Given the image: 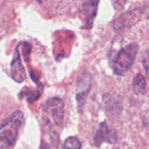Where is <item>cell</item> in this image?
I'll use <instances>...</instances> for the list:
<instances>
[{
  "label": "cell",
  "mask_w": 149,
  "mask_h": 149,
  "mask_svg": "<svg viewBox=\"0 0 149 149\" xmlns=\"http://www.w3.org/2000/svg\"><path fill=\"white\" fill-rule=\"evenodd\" d=\"M139 52L137 43H130L118 51L111 52L109 56L110 65L117 75H124L133 65Z\"/></svg>",
  "instance_id": "6da1fadb"
},
{
  "label": "cell",
  "mask_w": 149,
  "mask_h": 149,
  "mask_svg": "<svg viewBox=\"0 0 149 149\" xmlns=\"http://www.w3.org/2000/svg\"><path fill=\"white\" fill-rule=\"evenodd\" d=\"M24 121V117L20 111L14 112L3 121L0 126V148L14 146Z\"/></svg>",
  "instance_id": "7a4b0ae2"
},
{
  "label": "cell",
  "mask_w": 149,
  "mask_h": 149,
  "mask_svg": "<svg viewBox=\"0 0 149 149\" xmlns=\"http://www.w3.org/2000/svg\"><path fill=\"white\" fill-rule=\"evenodd\" d=\"M45 113L50 124L60 127L64 120L65 105L62 100L58 98H52L49 100L44 107Z\"/></svg>",
  "instance_id": "3957f363"
},
{
  "label": "cell",
  "mask_w": 149,
  "mask_h": 149,
  "mask_svg": "<svg viewBox=\"0 0 149 149\" xmlns=\"http://www.w3.org/2000/svg\"><path fill=\"white\" fill-rule=\"evenodd\" d=\"M92 86V78L89 73L85 72L82 74L77 81L76 89V100L78 103L79 111L82 112L86 103V98Z\"/></svg>",
  "instance_id": "277c9868"
},
{
  "label": "cell",
  "mask_w": 149,
  "mask_h": 149,
  "mask_svg": "<svg viewBox=\"0 0 149 149\" xmlns=\"http://www.w3.org/2000/svg\"><path fill=\"white\" fill-rule=\"evenodd\" d=\"M143 14L142 8H135L122 13L113 23V28L116 31L131 27L140 21Z\"/></svg>",
  "instance_id": "5b68a950"
},
{
  "label": "cell",
  "mask_w": 149,
  "mask_h": 149,
  "mask_svg": "<svg viewBox=\"0 0 149 149\" xmlns=\"http://www.w3.org/2000/svg\"><path fill=\"white\" fill-rule=\"evenodd\" d=\"M100 0H85L82 6V18L85 28L91 29L98 12Z\"/></svg>",
  "instance_id": "8992f818"
},
{
  "label": "cell",
  "mask_w": 149,
  "mask_h": 149,
  "mask_svg": "<svg viewBox=\"0 0 149 149\" xmlns=\"http://www.w3.org/2000/svg\"><path fill=\"white\" fill-rule=\"evenodd\" d=\"M117 141V134L115 131L110 129L107 123L103 122L100 125L98 131L94 136V142L97 147H100L102 143L107 142L109 144H114Z\"/></svg>",
  "instance_id": "52a82bcc"
},
{
  "label": "cell",
  "mask_w": 149,
  "mask_h": 149,
  "mask_svg": "<svg viewBox=\"0 0 149 149\" xmlns=\"http://www.w3.org/2000/svg\"><path fill=\"white\" fill-rule=\"evenodd\" d=\"M11 74L13 79L17 82H23L24 80V69L22 65L18 52L16 53L15 58L11 63Z\"/></svg>",
  "instance_id": "ba28073f"
},
{
  "label": "cell",
  "mask_w": 149,
  "mask_h": 149,
  "mask_svg": "<svg viewBox=\"0 0 149 149\" xmlns=\"http://www.w3.org/2000/svg\"><path fill=\"white\" fill-rule=\"evenodd\" d=\"M133 86L137 93H144L147 89V81L141 74H137L134 78Z\"/></svg>",
  "instance_id": "9c48e42d"
},
{
  "label": "cell",
  "mask_w": 149,
  "mask_h": 149,
  "mask_svg": "<svg viewBox=\"0 0 149 149\" xmlns=\"http://www.w3.org/2000/svg\"><path fill=\"white\" fill-rule=\"evenodd\" d=\"M81 142L76 137H69L65 140L64 142L63 148H73V149H79L81 148Z\"/></svg>",
  "instance_id": "30bf717a"
},
{
  "label": "cell",
  "mask_w": 149,
  "mask_h": 149,
  "mask_svg": "<svg viewBox=\"0 0 149 149\" xmlns=\"http://www.w3.org/2000/svg\"><path fill=\"white\" fill-rule=\"evenodd\" d=\"M113 3V7L117 10H120L124 8L127 0H111Z\"/></svg>",
  "instance_id": "8fae6325"
},
{
  "label": "cell",
  "mask_w": 149,
  "mask_h": 149,
  "mask_svg": "<svg viewBox=\"0 0 149 149\" xmlns=\"http://www.w3.org/2000/svg\"><path fill=\"white\" fill-rule=\"evenodd\" d=\"M146 71H147L148 72H149V66H148V69H146Z\"/></svg>",
  "instance_id": "7c38bea8"
}]
</instances>
